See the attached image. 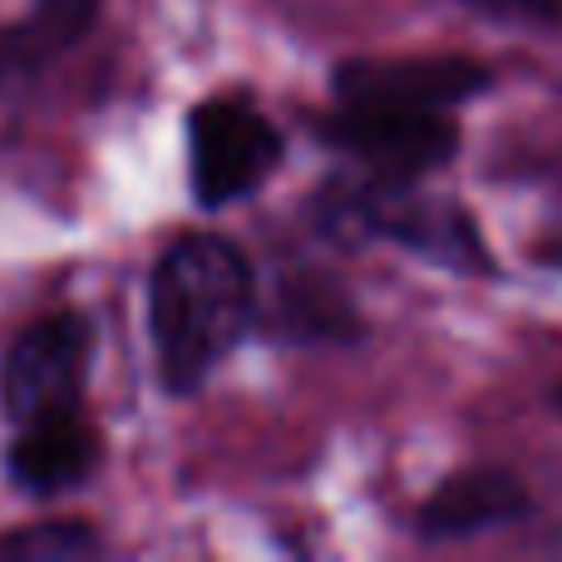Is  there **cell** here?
I'll use <instances>...</instances> for the list:
<instances>
[{
	"label": "cell",
	"mask_w": 562,
	"mask_h": 562,
	"mask_svg": "<svg viewBox=\"0 0 562 562\" xmlns=\"http://www.w3.org/2000/svg\"><path fill=\"white\" fill-rule=\"evenodd\" d=\"M104 0H25L15 20H0V99L25 94L99 30Z\"/></svg>",
	"instance_id": "obj_10"
},
{
	"label": "cell",
	"mask_w": 562,
	"mask_h": 562,
	"mask_svg": "<svg viewBox=\"0 0 562 562\" xmlns=\"http://www.w3.org/2000/svg\"><path fill=\"white\" fill-rule=\"evenodd\" d=\"M306 227L330 247H395L449 277H498V257L488 247L479 217L459 198L429 193L425 183H390L340 164L301 203Z\"/></svg>",
	"instance_id": "obj_2"
},
{
	"label": "cell",
	"mask_w": 562,
	"mask_h": 562,
	"mask_svg": "<svg viewBox=\"0 0 562 562\" xmlns=\"http://www.w3.org/2000/svg\"><path fill=\"white\" fill-rule=\"evenodd\" d=\"M154 380L168 400H193L262 330V286L247 247L213 227L178 233L144 281Z\"/></svg>",
	"instance_id": "obj_1"
},
{
	"label": "cell",
	"mask_w": 562,
	"mask_h": 562,
	"mask_svg": "<svg viewBox=\"0 0 562 562\" xmlns=\"http://www.w3.org/2000/svg\"><path fill=\"white\" fill-rule=\"evenodd\" d=\"M104 553V533L89 518H40L0 528V562H79Z\"/></svg>",
	"instance_id": "obj_11"
},
{
	"label": "cell",
	"mask_w": 562,
	"mask_h": 562,
	"mask_svg": "<svg viewBox=\"0 0 562 562\" xmlns=\"http://www.w3.org/2000/svg\"><path fill=\"white\" fill-rule=\"evenodd\" d=\"M533 494L528 484L504 464H469L445 474L415 508V538L419 543H464V538L514 528L533 518Z\"/></svg>",
	"instance_id": "obj_7"
},
{
	"label": "cell",
	"mask_w": 562,
	"mask_h": 562,
	"mask_svg": "<svg viewBox=\"0 0 562 562\" xmlns=\"http://www.w3.org/2000/svg\"><path fill=\"white\" fill-rule=\"evenodd\" d=\"M99 326L89 311L59 306L15 330L0 356V415L10 429L49 415L85 409V390L94 375Z\"/></svg>",
	"instance_id": "obj_5"
},
{
	"label": "cell",
	"mask_w": 562,
	"mask_h": 562,
	"mask_svg": "<svg viewBox=\"0 0 562 562\" xmlns=\"http://www.w3.org/2000/svg\"><path fill=\"white\" fill-rule=\"evenodd\" d=\"M306 128L330 158L390 183H425L464 148L459 114L385 99H330L326 109H311Z\"/></svg>",
	"instance_id": "obj_4"
},
{
	"label": "cell",
	"mask_w": 562,
	"mask_h": 562,
	"mask_svg": "<svg viewBox=\"0 0 562 562\" xmlns=\"http://www.w3.org/2000/svg\"><path fill=\"white\" fill-rule=\"evenodd\" d=\"M498 85L494 65L474 55H346L330 65V99H385V104L449 109L484 99Z\"/></svg>",
	"instance_id": "obj_6"
},
{
	"label": "cell",
	"mask_w": 562,
	"mask_h": 562,
	"mask_svg": "<svg viewBox=\"0 0 562 562\" xmlns=\"http://www.w3.org/2000/svg\"><path fill=\"white\" fill-rule=\"evenodd\" d=\"M558 409H562V380H558Z\"/></svg>",
	"instance_id": "obj_13"
},
{
	"label": "cell",
	"mask_w": 562,
	"mask_h": 562,
	"mask_svg": "<svg viewBox=\"0 0 562 562\" xmlns=\"http://www.w3.org/2000/svg\"><path fill=\"white\" fill-rule=\"evenodd\" d=\"M99 464H104V435H99V425L85 409L20 425L10 435L5 454H0L10 488L35 498V504H49V498H65L75 488H85L99 474Z\"/></svg>",
	"instance_id": "obj_8"
},
{
	"label": "cell",
	"mask_w": 562,
	"mask_h": 562,
	"mask_svg": "<svg viewBox=\"0 0 562 562\" xmlns=\"http://www.w3.org/2000/svg\"><path fill=\"white\" fill-rule=\"evenodd\" d=\"M553 30H562V0L553 5Z\"/></svg>",
	"instance_id": "obj_12"
},
{
	"label": "cell",
	"mask_w": 562,
	"mask_h": 562,
	"mask_svg": "<svg viewBox=\"0 0 562 562\" xmlns=\"http://www.w3.org/2000/svg\"><path fill=\"white\" fill-rule=\"evenodd\" d=\"M188 198L203 213H227L262 193L286 164V128L247 89H213L183 114Z\"/></svg>",
	"instance_id": "obj_3"
},
{
	"label": "cell",
	"mask_w": 562,
	"mask_h": 562,
	"mask_svg": "<svg viewBox=\"0 0 562 562\" xmlns=\"http://www.w3.org/2000/svg\"><path fill=\"white\" fill-rule=\"evenodd\" d=\"M262 330L277 336L281 346L346 350L370 336V321L336 272H326V267H291L267 291Z\"/></svg>",
	"instance_id": "obj_9"
}]
</instances>
